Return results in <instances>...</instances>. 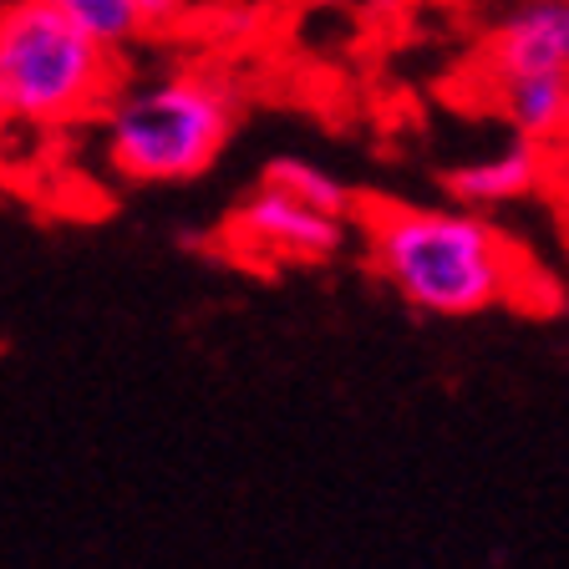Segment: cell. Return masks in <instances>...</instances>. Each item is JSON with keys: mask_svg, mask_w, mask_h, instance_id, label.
<instances>
[{"mask_svg": "<svg viewBox=\"0 0 569 569\" xmlns=\"http://www.w3.org/2000/svg\"><path fill=\"white\" fill-rule=\"evenodd\" d=\"M493 107L503 112L519 138L555 142L569 138V71H523V77H498L488 82Z\"/></svg>", "mask_w": 569, "mask_h": 569, "instance_id": "cell-7", "label": "cell"}, {"mask_svg": "<svg viewBox=\"0 0 569 569\" xmlns=\"http://www.w3.org/2000/svg\"><path fill=\"white\" fill-rule=\"evenodd\" d=\"M361 6H367V11H402L407 0H361Z\"/></svg>", "mask_w": 569, "mask_h": 569, "instance_id": "cell-11", "label": "cell"}, {"mask_svg": "<svg viewBox=\"0 0 569 569\" xmlns=\"http://www.w3.org/2000/svg\"><path fill=\"white\" fill-rule=\"evenodd\" d=\"M41 6L71 16V21L87 26V31H92L97 41H107L112 51H128L132 41H142V26L128 0H41Z\"/></svg>", "mask_w": 569, "mask_h": 569, "instance_id": "cell-8", "label": "cell"}, {"mask_svg": "<svg viewBox=\"0 0 569 569\" xmlns=\"http://www.w3.org/2000/svg\"><path fill=\"white\" fill-rule=\"evenodd\" d=\"M264 178L280 183V189H290L296 199L326 209V213H341V219L351 213V193H346L341 178L326 173V168H316V163H306V158H274V163L264 168Z\"/></svg>", "mask_w": 569, "mask_h": 569, "instance_id": "cell-9", "label": "cell"}, {"mask_svg": "<svg viewBox=\"0 0 569 569\" xmlns=\"http://www.w3.org/2000/svg\"><path fill=\"white\" fill-rule=\"evenodd\" d=\"M122 77V51L41 0H0V122L57 132L92 122Z\"/></svg>", "mask_w": 569, "mask_h": 569, "instance_id": "cell-3", "label": "cell"}, {"mask_svg": "<svg viewBox=\"0 0 569 569\" xmlns=\"http://www.w3.org/2000/svg\"><path fill=\"white\" fill-rule=\"evenodd\" d=\"M545 183V148L529 138H513L509 148L483 153L473 163H458L448 173V193L462 209H498V203H513L523 193H533Z\"/></svg>", "mask_w": 569, "mask_h": 569, "instance_id": "cell-6", "label": "cell"}, {"mask_svg": "<svg viewBox=\"0 0 569 569\" xmlns=\"http://www.w3.org/2000/svg\"><path fill=\"white\" fill-rule=\"evenodd\" d=\"M239 97L219 71L173 67L118 87L97 107L107 168L122 183H189L209 173L234 132Z\"/></svg>", "mask_w": 569, "mask_h": 569, "instance_id": "cell-2", "label": "cell"}, {"mask_svg": "<svg viewBox=\"0 0 569 569\" xmlns=\"http://www.w3.org/2000/svg\"><path fill=\"white\" fill-rule=\"evenodd\" d=\"M483 82L523 71H569V0H519L478 47Z\"/></svg>", "mask_w": 569, "mask_h": 569, "instance_id": "cell-5", "label": "cell"}, {"mask_svg": "<svg viewBox=\"0 0 569 569\" xmlns=\"http://www.w3.org/2000/svg\"><path fill=\"white\" fill-rule=\"evenodd\" d=\"M132 16H138L142 36H163L183 21V0H128Z\"/></svg>", "mask_w": 569, "mask_h": 569, "instance_id": "cell-10", "label": "cell"}, {"mask_svg": "<svg viewBox=\"0 0 569 569\" xmlns=\"http://www.w3.org/2000/svg\"><path fill=\"white\" fill-rule=\"evenodd\" d=\"M361 229L371 270L427 316H478L529 290V260L478 209L381 199L361 209Z\"/></svg>", "mask_w": 569, "mask_h": 569, "instance_id": "cell-1", "label": "cell"}, {"mask_svg": "<svg viewBox=\"0 0 569 569\" xmlns=\"http://www.w3.org/2000/svg\"><path fill=\"white\" fill-rule=\"evenodd\" d=\"M229 234L239 239V254H254V260L264 254L270 260H331L346 239V219L260 178V189L229 219Z\"/></svg>", "mask_w": 569, "mask_h": 569, "instance_id": "cell-4", "label": "cell"}]
</instances>
